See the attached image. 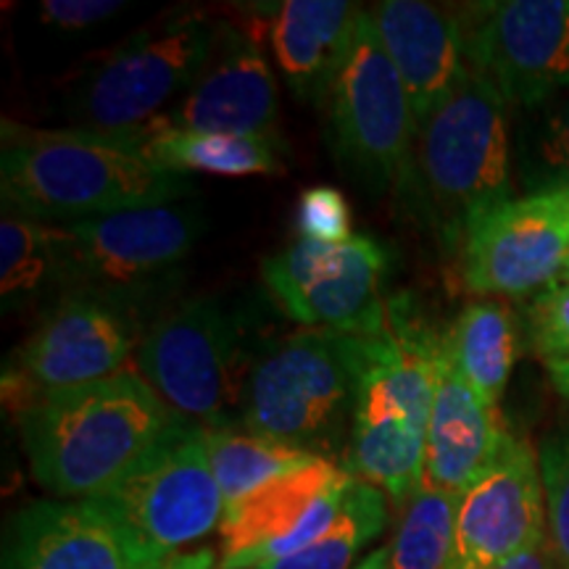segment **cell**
I'll return each instance as SVG.
<instances>
[{
  "label": "cell",
  "mask_w": 569,
  "mask_h": 569,
  "mask_svg": "<svg viewBox=\"0 0 569 569\" xmlns=\"http://www.w3.org/2000/svg\"><path fill=\"white\" fill-rule=\"evenodd\" d=\"M190 190L188 177L159 169L127 138L82 127L40 130L3 119L0 196L13 217L69 224L167 206Z\"/></svg>",
  "instance_id": "obj_1"
},
{
  "label": "cell",
  "mask_w": 569,
  "mask_h": 569,
  "mask_svg": "<svg viewBox=\"0 0 569 569\" xmlns=\"http://www.w3.org/2000/svg\"><path fill=\"white\" fill-rule=\"evenodd\" d=\"M32 478L48 493L90 501L146 457L182 415L140 372L42 396L17 417Z\"/></svg>",
  "instance_id": "obj_2"
},
{
  "label": "cell",
  "mask_w": 569,
  "mask_h": 569,
  "mask_svg": "<svg viewBox=\"0 0 569 569\" xmlns=\"http://www.w3.org/2000/svg\"><path fill=\"white\" fill-rule=\"evenodd\" d=\"M440 353L443 332L432 330L415 298H388L382 330L367 336V367L343 469L403 509L422 488Z\"/></svg>",
  "instance_id": "obj_3"
},
{
  "label": "cell",
  "mask_w": 569,
  "mask_h": 569,
  "mask_svg": "<svg viewBox=\"0 0 569 569\" xmlns=\"http://www.w3.org/2000/svg\"><path fill=\"white\" fill-rule=\"evenodd\" d=\"M122 538L130 569H219L203 540L219 530L224 496L203 425L182 417L122 480L90 498Z\"/></svg>",
  "instance_id": "obj_4"
},
{
  "label": "cell",
  "mask_w": 569,
  "mask_h": 569,
  "mask_svg": "<svg viewBox=\"0 0 569 569\" xmlns=\"http://www.w3.org/2000/svg\"><path fill=\"white\" fill-rule=\"evenodd\" d=\"M407 196L446 248L465 243L469 227L511 201L509 103L475 69L419 124Z\"/></svg>",
  "instance_id": "obj_5"
},
{
  "label": "cell",
  "mask_w": 569,
  "mask_h": 569,
  "mask_svg": "<svg viewBox=\"0 0 569 569\" xmlns=\"http://www.w3.org/2000/svg\"><path fill=\"white\" fill-rule=\"evenodd\" d=\"M367 367V336L298 330L248 369L240 425L309 457H346Z\"/></svg>",
  "instance_id": "obj_6"
},
{
  "label": "cell",
  "mask_w": 569,
  "mask_h": 569,
  "mask_svg": "<svg viewBox=\"0 0 569 569\" xmlns=\"http://www.w3.org/2000/svg\"><path fill=\"white\" fill-rule=\"evenodd\" d=\"M222 32L206 11L172 13L138 32L90 71L74 127L117 138L140 132L201 80Z\"/></svg>",
  "instance_id": "obj_7"
},
{
  "label": "cell",
  "mask_w": 569,
  "mask_h": 569,
  "mask_svg": "<svg viewBox=\"0 0 569 569\" xmlns=\"http://www.w3.org/2000/svg\"><path fill=\"white\" fill-rule=\"evenodd\" d=\"M325 109L327 142L340 167L372 193H409L419 127L369 11L359 13L351 51Z\"/></svg>",
  "instance_id": "obj_8"
},
{
  "label": "cell",
  "mask_w": 569,
  "mask_h": 569,
  "mask_svg": "<svg viewBox=\"0 0 569 569\" xmlns=\"http://www.w3.org/2000/svg\"><path fill=\"white\" fill-rule=\"evenodd\" d=\"M140 306L71 290L42 317L3 367V407L13 417L42 396L122 372L146 336Z\"/></svg>",
  "instance_id": "obj_9"
},
{
  "label": "cell",
  "mask_w": 569,
  "mask_h": 569,
  "mask_svg": "<svg viewBox=\"0 0 569 569\" xmlns=\"http://www.w3.org/2000/svg\"><path fill=\"white\" fill-rule=\"evenodd\" d=\"M134 359L163 403L206 430H230L232 407L243 409L240 325L213 298H190L161 315Z\"/></svg>",
  "instance_id": "obj_10"
},
{
  "label": "cell",
  "mask_w": 569,
  "mask_h": 569,
  "mask_svg": "<svg viewBox=\"0 0 569 569\" xmlns=\"http://www.w3.org/2000/svg\"><path fill=\"white\" fill-rule=\"evenodd\" d=\"M201 232L203 217L190 203L59 224L63 282L142 306V298L172 280Z\"/></svg>",
  "instance_id": "obj_11"
},
{
  "label": "cell",
  "mask_w": 569,
  "mask_h": 569,
  "mask_svg": "<svg viewBox=\"0 0 569 569\" xmlns=\"http://www.w3.org/2000/svg\"><path fill=\"white\" fill-rule=\"evenodd\" d=\"M390 253L367 234L327 246L298 240L264 261L261 274L269 296L306 330L377 336L386 319L382 280Z\"/></svg>",
  "instance_id": "obj_12"
},
{
  "label": "cell",
  "mask_w": 569,
  "mask_h": 569,
  "mask_svg": "<svg viewBox=\"0 0 569 569\" xmlns=\"http://www.w3.org/2000/svg\"><path fill=\"white\" fill-rule=\"evenodd\" d=\"M457 11L469 69L509 106L536 109L569 90V0H501Z\"/></svg>",
  "instance_id": "obj_13"
},
{
  "label": "cell",
  "mask_w": 569,
  "mask_h": 569,
  "mask_svg": "<svg viewBox=\"0 0 569 569\" xmlns=\"http://www.w3.org/2000/svg\"><path fill=\"white\" fill-rule=\"evenodd\" d=\"M351 480L343 465L315 457L224 507L219 569H261L309 549L336 525Z\"/></svg>",
  "instance_id": "obj_14"
},
{
  "label": "cell",
  "mask_w": 569,
  "mask_h": 569,
  "mask_svg": "<svg viewBox=\"0 0 569 569\" xmlns=\"http://www.w3.org/2000/svg\"><path fill=\"white\" fill-rule=\"evenodd\" d=\"M567 256L569 188L530 190L469 227L461 277L475 296L519 298L559 282Z\"/></svg>",
  "instance_id": "obj_15"
},
{
  "label": "cell",
  "mask_w": 569,
  "mask_h": 569,
  "mask_svg": "<svg viewBox=\"0 0 569 569\" xmlns=\"http://www.w3.org/2000/svg\"><path fill=\"white\" fill-rule=\"evenodd\" d=\"M546 493L538 453L509 436L493 465L459 496L448 569H498L546 536Z\"/></svg>",
  "instance_id": "obj_16"
},
{
  "label": "cell",
  "mask_w": 569,
  "mask_h": 569,
  "mask_svg": "<svg viewBox=\"0 0 569 569\" xmlns=\"http://www.w3.org/2000/svg\"><path fill=\"white\" fill-rule=\"evenodd\" d=\"M217 132L277 138V82L253 30L224 24L213 59L193 88L140 132Z\"/></svg>",
  "instance_id": "obj_17"
},
{
  "label": "cell",
  "mask_w": 569,
  "mask_h": 569,
  "mask_svg": "<svg viewBox=\"0 0 569 569\" xmlns=\"http://www.w3.org/2000/svg\"><path fill=\"white\" fill-rule=\"evenodd\" d=\"M369 17L401 74L419 127L469 74L459 11L422 0H382Z\"/></svg>",
  "instance_id": "obj_18"
},
{
  "label": "cell",
  "mask_w": 569,
  "mask_h": 569,
  "mask_svg": "<svg viewBox=\"0 0 569 569\" xmlns=\"http://www.w3.org/2000/svg\"><path fill=\"white\" fill-rule=\"evenodd\" d=\"M511 432L440 353L438 388L425 438L422 488L461 496L493 465Z\"/></svg>",
  "instance_id": "obj_19"
},
{
  "label": "cell",
  "mask_w": 569,
  "mask_h": 569,
  "mask_svg": "<svg viewBox=\"0 0 569 569\" xmlns=\"http://www.w3.org/2000/svg\"><path fill=\"white\" fill-rule=\"evenodd\" d=\"M3 569H130V561L92 501H34L9 519Z\"/></svg>",
  "instance_id": "obj_20"
},
{
  "label": "cell",
  "mask_w": 569,
  "mask_h": 569,
  "mask_svg": "<svg viewBox=\"0 0 569 569\" xmlns=\"http://www.w3.org/2000/svg\"><path fill=\"white\" fill-rule=\"evenodd\" d=\"M361 9L346 0H284L269 21V42L284 82L301 101L325 106L343 69Z\"/></svg>",
  "instance_id": "obj_21"
},
{
  "label": "cell",
  "mask_w": 569,
  "mask_h": 569,
  "mask_svg": "<svg viewBox=\"0 0 569 569\" xmlns=\"http://www.w3.org/2000/svg\"><path fill=\"white\" fill-rule=\"evenodd\" d=\"M443 346L461 380L498 409L515 369L517 325L501 301L469 303L443 332Z\"/></svg>",
  "instance_id": "obj_22"
},
{
  "label": "cell",
  "mask_w": 569,
  "mask_h": 569,
  "mask_svg": "<svg viewBox=\"0 0 569 569\" xmlns=\"http://www.w3.org/2000/svg\"><path fill=\"white\" fill-rule=\"evenodd\" d=\"M132 140L159 169L174 174L203 172L217 177L280 174L282 142L246 134L217 132H156Z\"/></svg>",
  "instance_id": "obj_23"
},
{
  "label": "cell",
  "mask_w": 569,
  "mask_h": 569,
  "mask_svg": "<svg viewBox=\"0 0 569 569\" xmlns=\"http://www.w3.org/2000/svg\"><path fill=\"white\" fill-rule=\"evenodd\" d=\"M63 282L59 224L6 213L0 222V296L19 309Z\"/></svg>",
  "instance_id": "obj_24"
},
{
  "label": "cell",
  "mask_w": 569,
  "mask_h": 569,
  "mask_svg": "<svg viewBox=\"0 0 569 569\" xmlns=\"http://www.w3.org/2000/svg\"><path fill=\"white\" fill-rule=\"evenodd\" d=\"M206 451H209L213 478L224 496V507L240 501L277 475L315 459L293 446L251 436V432H234L232 427L230 430H206Z\"/></svg>",
  "instance_id": "obj_25"
},
{
  "label": "cell",
  "mask_w": 569,
  "mask_h": 569,
  "mask_svg": "<svg viewBox=\"0 0 569 569\" xmlns=\"http://www.w3.org/2000/svg\"><path fill=\"white\" fill-rule=\"evenodd\" d=\"M386 493L361 480H351L336 525L317 543L261 569H348L369 540L386 530Z\"/></svg>",
  "instance_id": "obj_26"
},
{
  "label": "cell",
  "mask_w": 569,
  "mask_h": 569,
  "mask_svg": "<svg viewBox=\"0 0 569 569\" xmlns=\"http://www.w3.org/2000/svg\"><path fill=\"white\" fill-rule=\"evenodd\" d=\"M459 496L419 488L390 543V569H448L457 536Z\"/></svg>",
  "instance_id": "obj_27"
},
{
  "label": "cell",
  "mask_w": 569,
  "mask_h": 569,
  "mask_svg": "<svg viewBox=\"0 0 569 569\" xmlns=\"http://www.w3.org/2000/svg\"><path fill=\"white\" fill-rule=\"evenodd\" d=\"M536 109L538 119L522 138L525 182L532 190L569 188V90Z\"/></svg>",
  "instance_id": "obj_28"
},
{
  "label": "cell",
  "mask_w": 569,
  "mask_h": 569,
  "mask_svg": "<svg viewBox=\"0 0 569 569\" xmlns=\"http://www.w3.org/2000/svg\"><path fill=\"white\" fill-rule=\"evenodd\" d=\"M540 480L546 493L549 538L561 567L569 569V427L553 430L538 448Z\"/></svg>",
  "instance_id": "obj_29"
},
{
  "label": "cell",
  "mask_w": 569,
  "mask_h": 569,
  "mask_svg": "<svg viewBox=\"0 0 569 569\" xmlns=\"http://www.w3.org/2000/svg\"><path fill=\"white\" fill-rule=\"evenodd\" d=\"M296 227L303 240L315 243L340 246L353 238L351 232V206L338 188L330 184H317V188L303 190L298 198Z\"/></svg>",
  "instance_id": "obj_30"
},
{
  "label": "cell",
  "mask_w": 569,
  "mask_h": 569,
  "mask_svg": "<svg viewBox=\"0 0 569 569\" xmlns=\"http://www.w3.org/2000/svg\"><path fill=\"white\" fill-rule=\"evenodd\" d=\"M530 343L543 361L569 359V284L553 282L528 309Z\"/></svg>",
  "instance_id": "obj_31"
},
{
  "label": "cell",
  "mask_w": 569,
  "mask_h": 569,
  "mask_svg": "<svg viewBox=\"0 0 569 569\" xmlns=\"http://www.w3.org/2000/svg\"><path fill=\"white\" fill-rule=\"evenodd\" d=\"M124 9L127 3H119V0H46L40 6V17L59 30L80 32L103 24L106 19L117 17Z\"/></svg>",
  "instance_id": "obj_32"
},
{
  "label": "cell",
  "mask_w": 569,
  "mask_h": 569,
  "mask_svg": "<svg viewBox=\"0 0 569 569\" xmlns=\"http://www.w3.org/2000/svg\"><path fill=\"white\" fill-rule=\"evenodd\" d=\"M557 551H553L549 532L540 536L536 543H530L528 549L515 553L509 561H503L498 569H557Z\"/></svg>",
  "instance_id": "obj_33"
},
{
  "label": "cell",
  "mask_w": 569,
  "mask_h": 569,
  "mask_svg": "<svg viewBox=\"0 0 569 569\" xmlns=\"http://www.w3.org/2000/svg\"><path fill=\"white\" fill-rule=\"evenodd\" d=\"M546 372H549L553 388H557V393L569 398V359L546 361Z\"/></svg>",
  "instance_id": "obj_34"
},
{
  "label": "cell",
  "mask_w": 569,
  "mask_h": 569,
  "mask_svg": "<svg viewBox=\"0 0 569 569\" xmlns=\"http://www.w3.org/2000/svg\"><path fill=\"white\" fill-rule=\"evenodd\" d=\"M356 569H390V551L388 549L372 551Z\"/></svg>",
  "instance_id": "obj_35"
},
{
  "label": "cell",
  "mask_w": 569,
  "mask_h": 569,
  "mask_svg": "<svg viewBox=\"0 0 569 569\" xmlns=\"http://www.w3.org/2000/svg\"><path fill=\"white\" fill-rule=\"evenodd\" d=\"M559 282L569 284V256H567V261H565V269H561V274H559Z\"/></svg>",
  "instance_id": "obj_36"
}]
</instances>
